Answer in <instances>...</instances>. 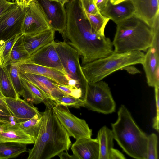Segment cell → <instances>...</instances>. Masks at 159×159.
<instances>
[{
	"label": "cell",
	"instance_id": "45",
	"mask_svg": "<svg viewBox=\"0 0 159 159\" xmlns=\"http://www.w3.org/2000/svg\"><path fill=\"white\" fill-rule=\"evenodd\" d=\"M33 0H25L24 7L26 8L28 7L31 2Z\"/></svg>",
	"mask_w": 159,
	"mask_h": 159
},
{
	"label": "cell",
	"instance_id": "16",
	"mask_svg": "<svg viewBox=\"0 0 159 159\" xmlns=\"http://www.w3.org/2000/svg\"><path fill=\"white\" fill-rule=\"evenodd\" d=\"M7 107L13 117L14 121L19 123L28 120L37 114H41L33 104L21 99L5 97Z\"/></svg>",
	"mask_w": 159,
	"mask_h": 159
},
{
	"label": "cell",
	"instance_id": "13",
	"mask_svg": "<svg viewBox=\"0 0 159 159\" xmlns=\"http://www.w3.org/2000/svg\"><path fill=\"white\" fill-rule=\"evenodd\" d=\"M13 117L0 116V142H15L26 144H34L35 141L17 125Z\"/></svg>",
	"mask_w": 159,
	"mask_h": 159
},
{
	"label": "cell",
	"instance_id": "35",
	"mask_svg": "<svg viewBox=\"0 0 159 159\" xmlns=\"http://www.w3.org/2000/svg\"><path fill=\"white\" fill-rule=\"evenodd\" d=\"M82 8L88 13L95 14L100 12L93 0H80Z\"/></svg>",
	"mask_w": 159,
	"mask_h": 159
},
{
	"label": "cell",
	"instance_id": "49",
	"mask_svg": "<svg viewBox=\"0 0 159 159\" xmlns=\"http://www.w3.org/2000/svg\"><path fill=\"white\" fill-rule=\"evenodd\" d=\"M94 1H95V0H93Z\"/></svg>",
	"mask_w": 159,
	"mask_h": 159
},
{
	"label": "cell",
	"instance_id": "46",
	"mask_svg": "<svg viewBox=\"0 0 159 159\" xmlns=\"http://www.w3.org/2000/svg\"><path fill=\"white\" fill-rule=\"evenodd\" d=\"M13 1V2H14V1L16 3L17 2V0H12Z\"/></svg>",
	"mask_w": 159,
	"mask_h": 159
},
{
	"label": "cell",
	"instance_id": "21",
	"mask_svg": "<svg viewBox=\"0 0 159 159\" xmlns=\"http://www.w3.org/2000/svg\"><path fill=\"white\" fill-rule=\"evenodd\" d=\"M55 33V30L51 29L34 35L24 34V45L30 56L40 48L54 42Z\"/></svg>",
	"mask_w": 159,
	"mask_h": 159
},
{
	"label": "cell",
	"instance_id": "34",
	"mask_svg": "<svg viewBox=\"0 0 159 159\" xmlns=\"http://www.w3.org/2000/svg\"><path fill=\"white\" fill-rule=\"evenodd\" d=\"M154 88L155 98L156 103V112L155 116L153 119L152 127L159 132V84H156Z\"/></svg>",
	"mask_w": 159,
	"mask_h": 159
},
{
	"label": "cell",
	"instance_id": "17",
	"mask_svg": "<svg viewBox=\"0 0 159 159\" xmlns=\"http://www.w3.org/2000/svg\"><path fill=\"white\" fill-rule=\"evenodd\" d=\"M16 63L20 73H29L41 75L50 78L63 85H69V80L66 75L54 69L24 62Z\"/></svg>",
	"mask_w": 159,
	"mask_h": 159
},
{
	"label": "cell",
	"instance_id": "39",
	"mask_svg": "<svg viewBox=\"0 0 159 159\" xmlns=\"http://www.w3.org/2000/svg\"><path fill=\"white\" fill-rule=\"evenodd\" d=\"M109 0H95L94 2L100 12L105 7Z\"/></svg>",
	"mask_w": 159,
	"mask_h": 159
},
{
	"label": "cell",
	"instance_id": "40",
	"mask_svg": "<svg viewBox=\"0 0 159 159\" xmlns=\"http://www.w3.org/2000/svg\"><path fill=\"white\" fill-rule=\"evenodd\" d=\"M66 152L64 151L61 152L58 156L60 159H77L76 157L74 155H69L67 152V150L66 151Z\"/></svg>",
	"mask_w": 159,
	"mask_h": 159
},
{
	"label": "cell",
	"instance_id": "37",
	"mask_svg": "<svg viewBox=\"0 0 159 159\" xmlns=\"http://www.w3.org/2000/svg\"><path fill=\"white\" fill-rule=\"evenodd\" d=\"M16 3L7 0H0V17Z\"/></svg>",
	"mask_w": 159,
	"mask_h": 159
},
{
	"label": "cell",
	"instance_id": "6",
	"mask_svg": "<svg viewBox=\"0 0 159 159\" xmlns=\"http://www.w3.org/2000/svg\"><path fill=\"white\" fill-rule=\"evenodd\" d=\"M66 74L69 80L75 81L86 95L88 82L83 72L78 52L65 42L54 41Z\"/></svg>",
	"mask_w": 159,
	"mask_h": 159
},
{
	"label": "cell",
	"instance_id": "18",
	"mask_svg": "<svg viewBox=\"0 0 159 159\" xmlns=\"http://www.w3.org/2000/svg\"><path fill=\"white\" fill-rule=\"evenodd\" d=\"M134 7V15L152 28L159 17V0H130Z\"/></svg>",
	"mask_w": 159,
	"mask_h": 159
},
{
	"label": "cell",
	"instance_id": "8",
	"mask_svg": "<svg viewBox=\"0 0 159 159\" xmlns=\"http://www.w3.org/2000/svg\"><path fill=\"white\" fill-rule=\"evenodd\" d=\"M53 111L61 125L70 136L76 139L83 137L91 138L92 130L86 121L80 119L70 111L67 106L55 105L53 106Z\"/></svg>",
	"mask_w": 159,
	"mask_h": 159
},
{
	"label": "cell",
	"instance_id": "5",
	"mask_svg": "<svg viewBox=\"0 0 159 159\" xmlns=\"http://www.w3.org/2000/svg\"><path fill=\"white\" fill-rule=\"evenodd\" d=\"M145 54L141 51L123 53L113 52L81 66L83 74L88 82H95L102 80L113 72L124 67L137 64H142Z\"/></svg>",
	"mask_w": 159,
	"mask_h": 159
},
{
	"label": "cell",
	"instance_id": "29",
	"mask_svg": "<svg viewBox=\"0 0 159 159\" xmlns=\"http://www.w3.org/2000/svg\"><path fill=\"white\" fill-rule=\"evenodd\" d=\"M24 35L23 34H20L13 47L11 54L10 64L26 60L30 57L24 45Z\"/></svg>",
	"mask_w": 159,
	"mask_h": 159
},
{
	"label": "cell",
	"instance_id": "10",
	"mask_svg": "<svg viewBox=\"0 0 159 159\" xmlns=\"http://www.w3.org/2000/svg\"><path fill=\"white\" fill-rule=\"evenodd\" d=\"M28 7L23 8L16 3L0 17V40L6 41L22 34V25Z\"/></svg>",
	"mask_w": 159,
	"mask_h": 159
},
{
	"label": "cell",
	"instance_id": "32",
	"mask_svg": "<svg viewBox=\"0 0 159 159\" xmlns=\"http://www.w3.org/2000/svg\"><path fill=\"white\" fill-rule=\"evenodd\" d=\"M158 138L157 135L152 133L148 136L147 159H157Z\"/></svg>",
	"mask_w": 159,
	"mask_h": 159
},
{
	"label": "cell",
	"instance_id": "9",
	"mask_svg": "<svg viewBox=\"0 0 159 159\" xmlns=\"http://www.w3.org/2000/svg\"><path fill=\"white\" fill-rule=\"evenodd\" d=\"M52 29L43 8L36 0L28 6L22 28L24 35H32Z\"/></svg>",
	"mask_w": 159,
	"mask_h": 159
},
{
	"label": "cell",
	"instance_id": "27",
	"mask_svg": "<svg viewBox=\"0 0 159 159\" xmlns=\"http://www.w3.org/2000/svg\"><path fill=\"white\" fill-rule=\"evenodd\" d=\"M85 16L94 31L99 35L105 36L104 30L109 20L100 13L95 14L89 13L83 8Z\"/></svg>",
	"mask_w": 159,
	"mask_h": 159
},
{
	"label": "cell",
	"instance_id": "24",
	"mask_svg": "<svg viewBox=\"0 0 159 159\" xmlns=\"http://www.w3.org/2000/svg\"><path fill=\"white\" fill-rule=\"evenodd\" d=\"M26 145L15 142H0V159L17 157L27 151Z\"/></svg>",
	"mask_w": 159,
	"mask_h": 159
},
{
	"label": "cell",
	"instance_id": "43",
	"mask_svg": "<svg viewBox=\"0 0 159 159\" xmlns=\"http://www.w3.org/2000/svg\"><path fill=\"white\" fill-rule=\"evenodd\" d=\"M128 0H109L110 2L112 4L115 5Z\"/></svg>",
	"mask_w": 159,
	"mask_h": 159
},
{
	"label": "cell",
	"instance_id": "33",
	"mask_svg": "<svg viewBox=\"0 0 159 159\" xmlns=\"http://www.w3.org/2000/svg\"><path fill=\"white\" fill-rule=\"evenodd\" d=\"M55 85L61 90L68 95L84 100L85 95L82 89L78 87L70 85H63L57 83H56Z\"/></svg>",
	"mask_w": 159,
	"mask_h": 159
},
{
	"label": "cell",
	"instance_id": "11",
	"mask_svg": "<svg viewBox=\"0 0 159 159\" xmlns=\"http://www.w3.org/2000/svg\"><path fill=\"white\" fill-rule=\"evenodd\" d=\"M153 30V42L145 54L142 65L148 85L154 87L159 84V27H156Z\"/></svg>",
	"mask_w": 159,
	"mask_h": 159
},
{
	"label": "cell",
	"instance_id": "44",
	"mask_svg": "<svg viewBox=\"0 0 159 159\" xmlns=\"http://www.w3.org/2000/svg\"><path fill=\"white\" fill-rule=\"evenodd\" d=\"M25 0H17V4L20 6L23 7H24V3Z\"/></svg>",
	"mask_w": 159,
	"mask_h": 159
},
{
	"label": "cell",
	"instance_id": "23",
	"mask_svg": "<svg viewBox=\"0 0 159 159\" xmlns=\"http://www.w3.org/2000/svg\"><path fill=\"white\" fill-rule=\"evenodd\" d=\"M0 91L6 98H16L20 97L12 83L8 66H0Z\"/></svg>",
	"mask_w": 159,
	"mask_h": 159
},
{
	"label": "cell",
	"instance_id": "14",
	"mask_svg": "<svg viewBox=\"0 0 159 159\" xmlns=\"http://www.w3.org/2000/svg\"><path fill=\"white\" fill-rule=\"evenodd\" d=\"M43 8L52 28L61 34L66 28V11L65 6L49 0H36Z\"/></svg>",
	"mask_w": 159,
	"mask_h": 159
},
{
	"label": "cell",
	"instance_id": "26",
	"mask_svg": "<svg viewBox=\"0 0 159 159\" xmlns=\"http://www.w3.org/2000/svg\"><path fill=\"white\" fill-rule=\"evenodd\" d=\"M43 113L40 114H37L30 119L25 122L17 123L19 127L25 133L33 137L35 141L41 126Z\"/></svg>",
	"mask_w": 159,
	"mask_h": 159
},
{
	"label": "cell",
	"instance_id": "19",
	"mask_svg": "<svg viewBox=\"0 0 159 159\" xmlns=\"http://www.w3.org/2000/svg\"><path fill=\"white\" fill-rule=\"evenodd\" d=\"M71 149L77 159H99V145L97 138H79L72 144Z\"/></svg>",
	"mask_w": 159,
	"mask_h": 159
},
{
	"label": "cell",
	"instance_id": "36",
	"mask_svg": "<svg viewBox=\"0 0 159 159\" xmlns=\"http://www.w3.org/2000/svg\"><path fill=\"white\" fill-rule=\"evenodd\" d=\"M0 113L1 116L13 117L5 101V97L0 91Z\"/></svg>",
	"mask_w": 159,
	"mask_h": 159
},
{
	"label": "cell",
	"instance_id": "28",
	"mask_svg": "<svg viewBox=\"0 0 159 159\" xmlns=\"http://www.w3.org/2000/svg\"><path fill=\"white\" fill-rule=\"evenodd\" d=\"M21 34L14 36L6 41L0 40V58L2 66H7L10 64L13 47Z\"/></svg>",
	"mask_w": 159,
	"mask_h": 159
},
{
	"label": "cell",
	"instance_id": "4",
	"mask_svg": "<svg viewBox=\"0 0 159 159\" xmlns=\"http://www.w3.org/2000/svg\"><path fill=\"white\" fill-rule=\"evenodd\" d=\"M115 23L116 31L112 41L115 52L145 51L151 46L153 29L139 18L134 15Z\"/></svg>",
	"mask_w": 159,
	"mask_h": 159
},
{
	"label": "cell",
	"instance_id": "22",
	"mask_svg": "<svg viewBox=\"0 0 159 159\" xmlns=\"http://www.w3.org/2000/svg\"><path fill=\"white\" fill-rule=\"evenodd\" d=\"M97 138L99 145V159H111L114 139L112 130L103 126L98 131Z\"/></svg>",
	"mask_w": 159,
	"mask_h": 159
},
{
	"label": "cell",
	"instance_id": "31",
	"mask_svg": "<svg viewBox=\"0 0 159 159\" xmlns=\"http://www.w3.org/2000/svg\"><path fill=\"white\" fill-rule=\"evenodd\" d=\"M53 101L55 105L79 108L84 107V101L70 96H64L55 99Z\"/></svg>",
	"mask_w": 159,
	"mask_h": 159
},
{
	"label": "cell",
	"instance_id": "1",
	"mask_svg": "<svg viewBox=\"0 0 159 159\" xmlns=\"http://www.w3.org/2000/svg\"><path fill=\"white\" fill-rule=\"evenodd\" d=\"M65 6L66 26L61 35L64 41L81 56V66L113 52L110 39L100 36L91 27L80 0H69Z\"/></svg>",
	"mask_w": 159,
	"mask_h": 159
},
{
	"label": "cell",
	"instance_id": "20",
	"mask_svg": "<svg viewBox=\"0 0 159 159\" xmlns=\"http://www.w3.org/2000/svg\"><path fill=\"white\" fill-rule=\"evenodd\" d=\"M100 12L102 15L116 23L134 15L135 10L130 0L115 5L111 4L109 1Z\"/></svg>",
	"mask_w": 159,
	"mask_h": 159
},
{
	"label": "cell",
	"instance_id": "12",
	"mask_svg": "<svg viewBox=\"0 0 159 159\" xmlns=\"http://www.w3.org/2000/svg\"><path fill=\"white\" fill-rule=\"evenodd\" d=\"M21 61L54 69L66 75L56 49L54 41L39 49L28 59Z\"/></svg>",
	"mask_w": 159,
	"mask_h": 159
},
{
	"label": "cell",
	"instance_id": "41",
	"mask_svg": "<svg viewBox=\"0 0 159 159\" xmlns=\"http://www.w3.org/2000/svg\"><path fill=\"white\" fill-rule=\"evenodd\" d=\"M132 65L126 66L123 69L126 70L129 73L131 74H135L140 73V71ZM122 69V70H123Z\"/></svg>",
	"mask_w": 159,
	"mask_h": 159
},
{
	"label": "cell",
	"instance_id": "15",
	"mask_svg": "<svg viewBox=\"0 0 159 159\" xmlns=\"http://www.w3.org/2000/svg\"><path fill=\"white\" fill-rule=\"evenodd\" d=\"M20 76L21 78L29 81L37 87L47 99L53 101L57 98L69 96L57 87L55 84L57 83L50 78L29 73H20Z\"/></svg>",
	"mask_w": 159,
	"mask_h": 159
},
{
	"label": "cell",
	"instance_id": "2",
	"mask_svg": "<svg viewBox=\"0 0 159 159\" xmlns=\"http://www.w3.org/2000/svg\"><path fill=\"white\" fill-rule=\"evenodd\" d=\"M43 103L46 108L41 126L33 147L28 150L27 159H50L69 150L71 145L69 135L53 111L54 102L47 99Z\"/></svg>",
	"mask_w": 159,
	"mask_h": 159
},
{
	"label": "cell",
	"instance_id": "47",
	"mask_svg": "<svg viewBox=\"0 0 159 159\" xmlns=\"http://www.w3.org/2000/svg\"><path fill=\"white\" fill-rule=\"evenodd\" d=\"M0 66H2V64H1V59H0Z\"/></svg>",
	"mask_w": 159,
	"mask_h": 159
},
{
	"label": "cell",
	"instance_id": "7",
	"mask_svg": "<svg viewBox=\"0 0 159 159\" xmlns=\"http://www.w3.org/2000/svg\"><path fill=\"white\" fill-rule=\"evenodd\" d=\"M84 107L105 114L115 112L116 104L108 84L102 80L88 82Z\"/></svg>",
	"mask_w": 159,
	"mask_h": 159
},
{
	"label": "cell",
	"instance_id": "30",
	"mask_svg": "<svg viewBox=\"0 0 159 159\" xmlns=\"http://www.w3.org/2000/svg\"><path fill=\"white\" fill-rule=\"evenodd\" d=\"M7 66L15 90L19 96H22L24 92V88L18 67L16 63H12Z\"/></svg>",
	"mask_w": 159,
	"mask_h": 159
},
{
	"label": "cell",
	"instance_id": "3",
	"mask_svg": "<svg viewBox=\"0 0 159 159\" xmlns=\"http://www.w3.org/2000/svg\"><path fill=\"white\" fill-rule=\"evenodd\" d=\"M117 114V120L111 124L114 139L129 156L147 159L148 136L138 125L125 105L120 106Z\"/></svg>",
	"mask_w": 159,
	"mask_h": 159
},
{
	"label": "cell",
	"instance_id": "25",
	"mask_svg": "<svg viewBox=\"0 0 159 159\" xmlns=\"http://www.w3.org/2000/svg\"><path fill=\"white\" fill-rule=\"evenodd\" d=\"M21 78L24 88L22 96L24 100L32 104H38L43 102L47 99L37 87L29 81Z\"/></svg>",
	"mask_w": 159,
	"mask_h": 159
},
{
	"label": "cell",
	"instance_id": "48",
	"mask_svg": "<svg viewBox=\"0 0 159 159\" xmlns=\"http://www.w3.org/2000/svg\"><path fill=\"white\" fill-rule=\"evenodd\" d=\"M1 116V114L0 113V116Z\"/></svg>",
	"mask_w": 159,
	"mask_h": 159
},
{
	"label": "cell",
	"instance_id": "38",
	"mask_svg": "<svg viewBox=\"0 0 159 159\" xmlns=\"http://www.w3.org/2000/svg\"><path fill=\"white\" fill-rule=\"evenodd\" d=\"M126 158L118 150L113 148L111 151V159H125Z\"/></svg>",
	"mask_w": 159,
	"mask_h": 159
},
{
	"label": "cell",
	"instance_id": "42",
	"mask_svg": "<svg viewBox=\"0 0 159 159\" xmlns=\"http://www.w3.org/2000/svg\"><path fill=\"white\" fill-rule=\"evenodd\" d=\"M51 1H54L58 3L62 6H65L66 4L69 0H49Z\"/></svg>",
	"mask_w": 159,
	"mask_h": 159
}]
</instances>
